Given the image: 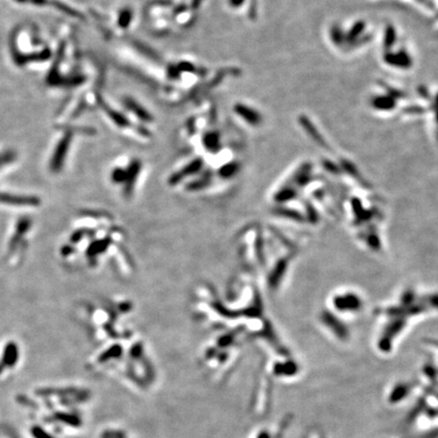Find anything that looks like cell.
Instances as JSON below:
<instances>
[{
    "mask_svg": "<svg viewBox=\"0 0 438 438\" xmlns=\"http://www.w3.org/2000/svg\"><path fill=\"white\" fill-rule=\"evenodd\" d=\"M54 419L71 427H79L81 425V418L75 413L58 412L54 414Z\"/></svg>",
    "mask_w": 438,
    "mask_h": 438,
    "instance_id": "3957f363",
    "label": "cell"
},
{
    "mask_svg": "<svg viewBox=\"0 0 438 438\" xmlns=\"http://www.w3.org/2000/svg\"><path fill=\"white\" fill-rule=\"evenodd\" d=\"M141 171V162L139 160H133L126 169V178L123 186L121 187V193L124 198L130 199L135 191V185Z\"/></svg>",
    "mask_w": 438,
    "mask_h": 438,
    "instance_id": "6da1fadb",
    "label": "cell"
},
{
    "mask_svg": "<svg viewBox=\"0 0 438 438\" xmlns=\"http://www.w3.org/2000/svg\"><path fill=\"white\" fill-rule=\"evenodd\" d=\"M243 1L244 0H230V4L233 7H239V6H241L243 4Z\"/></svg>",
    "mask_w": 438,
    "mask_h": 438,
    "instance_id": "7c38bea8",
    "label": "cell"
},
{
    "mask_svg": "<svg viewBox=\"0 0 438 438\" xmlns=\"http://www.w3.org/2000/svg\"><path fill=\"white\" fill-rule=\"evenodd\" d=\"M124 103H125L126 108L129 111H131L132 113H134V115L137 116L141 121L150 122L152 120V117L148 113V111L145 110L140 103H138L135 99H133L132 97H126L124 99Z\"/></svg>",
    "mask_w": 438,
    "mask_h": 438,
    "instance_id": "7a4b0ae2",
    "label": "cell"
},
{
    "mask_svg": "<svg viewBox=\"0 0 438 438\" xmlns=\"http://www.w3.org/2000/svg\"><path fill=\"white\" fill-rule=\"evenodd\" d=\"M203 143L208 150L215 152L220 148L219 135L216 132H209L204 136Z\"/></svg>",
    "mask_w": 438,
    "mask_h": 438,
    "instance_id": "52a82bcc",
    "label": "cell"
},
{
    "mask_svg": "<svg viewBox=\"0 0 438 438\" xmlns=\"http://www.w3.org/2000/svg\"><path fill=\"white\" fill-rule=\"evenodd\" d=\"M235 112L249 124H256L259 121V116L255 111L247 108L245 105L238 103L235 106Z\"/></svg>",
    "mask_w": 438,
    "mask_h": 438,
    "instance_id": "277c9868",
    "label": "cell"
},
{
    "mask_svg": "<svg viewBox=\"0 0 438 438\" xmlns=\"http://www.w3.org/2000/svg\"><path fill=\"white\" fill-rule=\"evenodd\" d=\"M106 111H107V114L109 115V117L114 121V123L115 124H117L118 126H120V127H126V126H128L129 125V121L127 120V118L125 117V116H123L122 114H120V113H118V112H116V111H114V110H112V109H109L108 107L106 108Z\"/></svg>",
    "mask_w": 438,
    "mask_h": 438,
    "instance_id": "ba28073f",
    "label": "cell"
},
{
    "mask_svg": "<svg viewBox=\"0 0 438 438\" xmlns=\"http://www.w3.org/2000/svg\"><path fill=\"white\" fill-rule=\"evenodd\" d=\"M17 401L19 403H22V404H25V406H29V407H32V408H35V409L38 408L37 404L35 402L31 401L30 399H28V397H18Z\"/></svg>",
    "mask_w": 438,
    "mask_h": 438,
    "instance_id": "8fae6325",
    "label": "cell"
},
{
    "mask_svg": "<svg viewBox=\"0 0 438 438\" xmlns=\"http://www.w3.org/2000/svg\"><path fill=\"white\" fill-rule=\"evenodd\" d=\"M258 438H270V436H269V434H268L267 432H261V433L259 434Z\"/></svg>",
    "mask_w": 438,
    "mask_h": 438,
    "instance_id": "4fadbf2b",
    "label": "cell"
},
{
    "mask_svg": "<svg viewBox=\"0 0 438 438\" xmlns=\"http://www.w3.org/2000/svg\"><path fill=\"white\" fill-rule=\"evenodd\" d=\"M240 171V164L237 161H231L228 163L223 164L218 170V176L223 180H230L237 176Z\"/></svg>",
    "mask_w": 438,
    "mask_h": 438,
    "instance_id": "5b68a950",
    "label": "cell"
},
{
    "mask_svg": "<svg viewBox=\"0 0 438 438\" xmlns=\"http://www.w3.org/2000/svg\"><path fill=\"white\" fill-rule=\"evenodd\" d=\"M79 390H77L76 389H72V388H68V389H43L37 390L36 393L38 395H42V397H48V395H53V394H57L60 397H66V395H74Z\"/></svg>",
    "mask_w": 438,
    "mask_h": 438,
    "instance_id": "8992f818",
    "label": "cell"
},
{
    "mask_svg": "<svg viewBox=\"0 0 438 438\" xmlns=\"http://www.w3.org/2000/svg\"><path fill=\"white\" fill-rule=\"evenodd\" d=\"M31 434L34 438H55L39 425H35L31 428Z\"/></svg>",
    "mask_w": 438,
    "mask_h": 438,
    "instance_id": "30bf717a",
    "label": "cell"
},
{
    "mask_svg": "<svg viewBox=\"0 0 438 438\" xmlns=\"http://www.w3.org/2000/svg\"><path fill=\"white\" fill-rule=\"evenodd\" d=\"M132 20V11L129 8H125L120 11L118 17V25L122 29H126L129 27Z\"/></svg>",
    "mask_w": 438,
    "mask_h": 438,
    "instance_id": "9c48e42d",
    "label": "cell"
}]
</instances>
